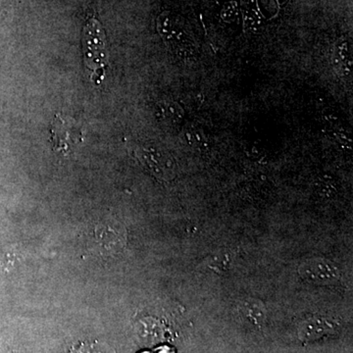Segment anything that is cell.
Here are the masks:
<instances>
[{"instance_id":"8992f818","label":"cell","mask_w":353,"mask_h":353,"mask_svg":"<svg viewBox=\"0 0 353 353\" xmlns=\"http://www.w3.org/2000/svg\"><path fill=\"white\" fill-rule=\"evenodd\" d=\"M238 312L241 319L252 326H262L266 320V308L256 299H248L241 303Z\"/></svg>"},{"instance_id":"ba28073f","label":"cell","mask_w":353,"mask_h":353,"mask_svg":"<svg viewBox=\"0 0 353 353\" xmlns=\"http://www.w3.org/2000/svg\"><path fill=\"white\" fill-rule=\"evenodd\" d=\"M160 113L165 119L171 121L172 123H179L183 118V110L180 106L173 102H168L161 106Z\"/></svg>"},{"instance_id":"5b68a950","label":"cell","mask_w":353,"mask_h":353,"mask_svg":"<svg viewBox=\"0 0 353 353\" xmlns=\"http://www.w3.org/2000/svg\"><path fill=\"white\" fill-rule=\"evenodd\" d=\"M138 158L146 170L152 172L153 176L161 180H169L173 178L174 163L169 157H164L162 153L155 150H139Z\"/></svg>"},{"instance_id":"7a4b0ae2","label":"cell","mask_w":353,"mask_h":353,"mask_svg":"<svg viewBox=\"0 0 353 353\" xmlns=\"http://www.w3.org/2000/svg\"><path fill=\"white\" fill-rule=\"evenodd\" d=\"M50 143L53 150L64 155L73 152L75 146L83 141V131L75 119L57 114L50 128Z\"/></svg>"},{"instance_id":"3957f363","label":"cell","mask_w":353,"mask_h":353,"mask_svg":"<svg viewBox=\"0 0 353 353\" xmlns=\"http://www.w3.org/2000/svg\"><path fill=\"white\" fill-rule=\"evenodd\" d=\"M95 248L104 255L118 253L126 246L127 232L117 222H101L94 228L92 236Z\"/></svg>"},{"instance_id":"7c38bea8","label":"cell","mask_w":353,"mask_h":353,"mask_svg":"<svg viewBox=\"0 0 353 353\" xmlns=\"http://www.w3.org/2000/svg\"><path fill=\"white\" fill-rule=\"evenodd\" d=\"M0 353H8V352H0Z\"/></svg>"},{"instance_id":"277c9868","label":"cell","mask_w":353,"mask_h":353,"mask_svg":"<svg viewBox=\"0 0 353 353\" xmlns=\"http://www.w3.org/2000/svg\"><path fill=\"white\" fill-rule=\"evenodd\" d=\"M299 275L311 284L326 285L334 284L341 278V271L333 262L314 259L303 262L299 266Z\"/></svg>"},{"instance_id":"6da1fadb","label":"cell","mask_w":353,"mask_h":353,"mask_svg":"<svg viewBox=\"0 0 353 353\" xmlns=\"http://www.w3.org/2000/svg\"><path fill=\"white\" fill-rule=\"evenodd\" d=\"M83 46L90 79L99 85L105 76L106 37L101 23L94 18L88 20L83 28Z\"/></svg>"},{"instance_id":"52a82bcc","label":"cell","mask_w":353,"mask_h":353,"mask_svg":"<svg viewBox=\"0 0 353 353\" xmlns=\"http://www.w3.org/2000/svg\"><path fill=\"white\" fill-rule=\"evenodd\" d=\"M334 330L333 323L322 318H313L301 324L299 334L303 340L312 341L321 338L325 334L333 333Z\"/></svg>"},{"instance_id":"9c48e42d","label":"cell","mask_w":353,"mask_h":353,"mask_svg":"<svg viewBox=\"0 0 353 353\" xmlns=\"http://www.w3.org/2000/svg\"><path fill=\"white\" fill-rule=\"evenodd\" d=\"M20 259V253L17 250H8L0 259V267L4 272L11 271L19 263Z\"/></svg>"},{"instance_id":"8fae6325","label":"cell","mask_w":353,"mask_h":353,"mask_svg":"<svg viewBox=\"0 0 353 353\" xmlns=\"http://www.w3.org/2000/svg\"><path fill=\"white\" fill-rule=\"evenodd\" d=\"M316 189H317L320 194L329 196V194H333L334 192V183L331 179H321V180L317 181V187H316Z\"/></svg>"},{"instance_id":"30bf717a","label":"cell","mask_w":353,"mask_h":353,"mask_svg":"<svg viewBox=\"0 0 353 353\" xmlns=\"http://www.w3.org/2000/svg\"><path fill=\"white\" fill-rule=\"evenodd\" d=\"M188 139L189 143L199 150H206L208 148V139L204 136L203 132L199 129H192L188 132Z\"/></svg>"}]
</instances>
